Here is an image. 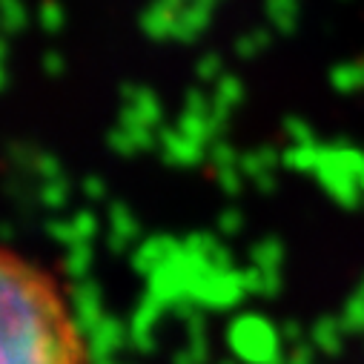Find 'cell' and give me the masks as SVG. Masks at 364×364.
<instances>
[{"mask_svg": "<svg viewBox=\"0 0 364 364\" xmlns=\"http://www.w3.org/2000/svg\"><path fill=\"white\" fill-rule=\"evenodd\" d=\"M0 364H92L60 284L9 247H0Z\"/></svg>", "mask_w": 364, "mask_h": 364, "instance_id": "obj_1", "label": "cell"}]
</instances>
